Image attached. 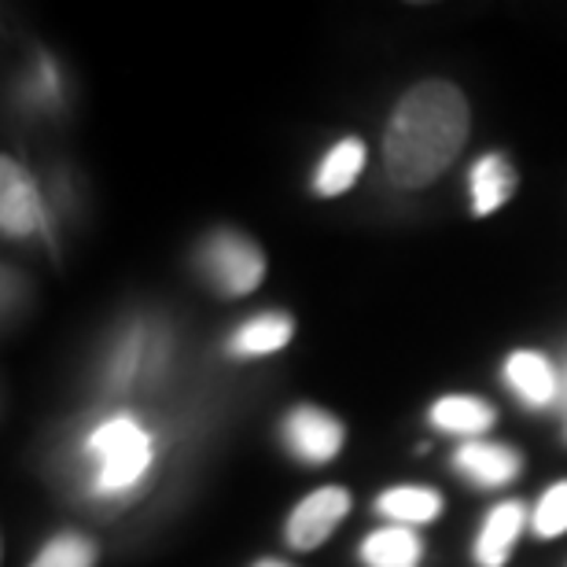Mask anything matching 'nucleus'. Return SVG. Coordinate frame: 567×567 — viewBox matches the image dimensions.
Instances as JSON below:
<instances>
[{
  "label": "nucleus",
  "mask_w": 567,
  "mask_h": 567,
  "mask_svg": "<svg viewBox=\"0 0 567 567\" xmlns=\"http://www.w3.org/2000/svg\"><path fill=\"white\" fill-rule=\"evenodd\" d=\"M468 141V100L450 82H424L402 96L388 122L383 158L402 188H421L446 169Z\"/></svg>",
  "instance_id": "1"
},
{
  "label": "nucleus",
  "mask_w": 567,
  "mask_h": 567,
  "mask_svg": "<svg viewBox=\"0 0 567 567\" xmlns=\"http://www.w3.org/2000/svg\"><path fill=\"white\" fill-rule=\"evenodd\" d=\"M89 450L100 457L96 491L104 494H118L126 486L141 483V475L152 464V439L130 416H115V421L100 424L93 439H89Z\"/></svg>",
  "instance_id": "2"
},
{
  "label": "nucleus",
  "mask_w": 567,
  "mask_h": 567,
  "mask_svg": "<svg viewBox=\"0 0 567 567\" xmlns=\"http://www.w3.org/2000/svg\"><path fill=\"white\" fill-rule=\"evenodd\" d=\"M199 266L221 295H247L266 277V255L240 233H214L199 247Z\"/></svg>",
  "instance_id": "3"
},
{
  "label": "nucleus",
  "mask_w": 567,
  "mask_h": 567,
  "mask_svg": "<svg viewBox=\"0 0 567 567\" xmlns=\"http://www.w3.org/2000/svg\"><path fill=\"white\" fill-rule=\"evenodd\" d=\"M350 513V494L343 486H321L310 497L295 505L288 519V546L291 549H317Z\"/></svg>",
  "instance_id": "4"
},
{
  "label": "nucleus",
  "mask_w": 567,
  "mask_h": 567,
  "mask_svg": "<svg viewBox=\"0 0 567 567\" xmlns=\"http://www.w3.org/2000/svg\"><path fill=\"white\" fill-rule=\"evenodd\" d=\"M284 439H288L295 457H302L310 464H324L343 450V424H339L336 416H328L324 410L299 405V410L284 421Z\"/></svg>",
  "instance_id": "5"
},
{
  "label": "nucleus",
  "mask_w": 567,
  "mask_h": 567,
  "mask_svg": "<svg viewBox=\"0 0 567 567\" xmlns=\"http://www.w3.org/2000/svg\"><path fill=\"white\" fill-rule=\"evenodd\" d=\"M0 225L8 236H30L41 225V196L27 169L4 158L0 166Z\"/></svg>",
  "instance_id": "6"
},
{
  "label": "nucleus",
  "mask_w": 567,
  "mask_h": 567,
  "mask_svg": "<svg viewBox=\"0 0 567 567\" xmlns=\"http://www.w3.org/2000/svg\"><path fill=\"white\" fill-rule=\"evenodd\" d=\"M453 464L480 486H502L508 480H516L519 468H524V461H519L516 450L494 446V442H468V446L457 450Z\"/></svg>",
  "instance_id": "7"
},
{
  "label": "nucleus",
  "mask_w": 567,
  "mask_h": 567,
  "mask_svg": "<svg viewBox=\"0 0 567 567\" xmlns=\"http://www.w3.org/2000/svg\"><path fill=\"white\" fill-rule=\"evenodd\" d=\"M524 505L519 502H505L497 505L491 516H486V524L480 530V542H475V560L483 567H502L508 560V553H513L516 538H519V527H524Z\"/></svg>",
  "instance_id": "8"
},
{
  "label": "nucleus",
  "mask_w": 567,
  "mask_h": 567,
  "mask_svg": "<svg viewBox=\"0 0 567 567\" xmlns=\"http://www.w3.org/2000/svg\"><path fill=\"white\" fill-rule=\"evenodd\" d=\"M516 192V174L502 155H483L472 169V210L494 214Z\"/></svg>",
  "instance_id": "9"
},
{
  "label": "nucleus",
  "mask_w": 567,
  "mask_h": 567,
  "mask_svg": "<svg viewBox=\"0 0 567 567\" xmlns=\"http://www.w3.org/2000/svg\"><path fill=\"white\" fill-rule=\"evenodd\" d=\"M505 380L513 383V391L524 394L527 405H546L557 394V377H553V365L535 350H519V354L508 358L505 365Z\"/></svg>",
  "instance_id": "10"
},
{
  "label": "nucleus",
  "mask_w": 567,
  "mask_h": 567,
  "mask_svg": "<svg viewBox=\"0 0 567 567\" xmlns=\"http://www.w3.org/2000/svg\"><path fill=\"white\" fill-rule=\"evenodd\" d=\"M431 424L450 435H480L494 424V410L472 394H446L431 405Z\"/></svg>",
  "instance_id": "11"
},
{
  "label": "nucleus",
  "mask_w": 567,
  "mask_h": 567,
  "mask_svg": "<svg viewBox=\"0 0 567 567\" xmlns=\"http://www.w3.org/2000/svg\"><path fill=\"white\" fill-rule=\"evenodd\" d=\"M361 166H365V144L358 137L339 141L332 152L324 155V163L313 177L317 196H339V192H347L358 181Z\"/></svg>",
  "instance_id": "12"
},
{
  "label": "nucleus",
  "mask_w": 567,
  "mask_h": 567,
  "mask_svg": "<svg viewBox=\"0 0 567 567\" xmlns=\"http://www.w3.org/2000/svg\"><path fill=\"white\" fill-rule=\"evenodd\" d=\"M380 516H391L394 524H431L442 513V497L427 486H391L388 494L377 497Z\"/></svg>",
  "instance_id": "13"
},
{
  "label": "nucleus",
  "mask_w": 567,
  "mask_h": 567,
  "mask_svg": "<svg viewBox=\"0 0 567 567\" xmlns=\"http://www.w3.org/2000/svg\"><path fill=\"white\" fill-rule=\"evenodd\" d=\"M361 557H365L369 567H416V560H421V538L399 524L383 527L365 538Z\"/></svg>",
  "instance_id": "14"
},
{
  "label": "nucleus",
  "mask_w": 567,
  "mask_h": 567,
  "mask_svg": "<svg viewBox=\"0 0 567 567\" xmlns=\"http://www.w3.org/2000/svg\"><path fill=\"white\" fill-rule=\"evenodd\" d=\"M291 339V317L284 313H258L247 324H240V332L233 336L236 354H274V350L288 347Z\"/></svg>",
  "instance_id": "15"
},
{
  "label": "nucleus",
  "mask_w": 567,
  "mask_h": 567,
  "mask_svg": "<svg viewBox=\"0 0 567 567\" xmlns=\"http://www.w3.org/2000/svg\"><path fill=\"white\" fill-rule=\"evenodd\" d=\"M93 564H96L93 542L82 535H63V538H52L30 567H93Z\"/></svg>",
  "instance_id": "16"
},
{
  "label": "nucleus",
  "mask_w": 567,
  "mask_h": 567,
  "mask_svg": "<svg viewBox=\"0 0 567 567\" xmlns=\"http://www.w3.org/2000/svg\"><path fill=\"white\" fill-rule=\"evenodd\" d=\"M535 530L542 538H557L567 530V483H557L535 508Z\"/></svg>",
  "instance_id": "17"
},
{
  "label": "nucleus",
  "mask_w": 567,
  "mask_h": 567,
  "mask_svg": "<svg viewBox=\"0 0 567 567\" xmlns=\"http://www.w3.org/2000/svg\"><path fill=\"white\" fill-rule=\"evenodd\" d=\"M133 365H137V339L122 350V358L115 361V383H126L130 380V372H133Z\"/></svg>",
  "instance_id": "18"
},
{
  "label": "nucleus",
  "mask_w": 567,
  "mask_h": 567,
  "mask_svg": "<svg viewBox=\"0 0 567 567\" xmlns=\"http://www.w3.org/2000/svg\"><path fill=\"white\" fill-rule=\"evenodd\" d=\"M255 567H288V564H280V560H258Z\"/></svg>",
  "instance_id": "19"
}]
</instances>
